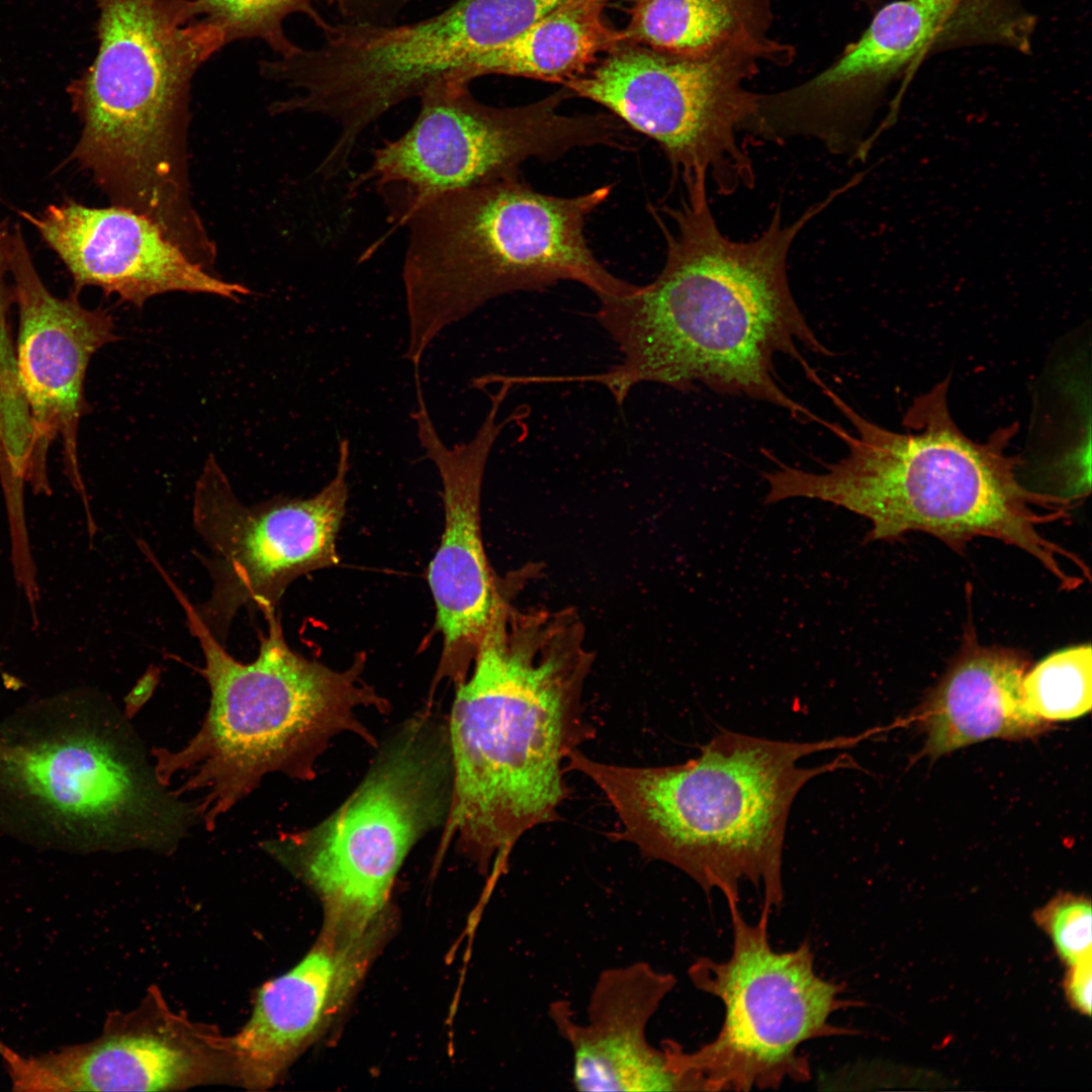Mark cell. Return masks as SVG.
<instances>
[{
    "instance_id": "cell-1",
    "label": "cell",
    "mask_w": 1092,
    "mask_h": 1092,
    "mask_svg": "<svg viewBox=\"0 0 1092 1092\" xmlns=\"http://www.w3.org/2000/svg\"><path fill=\"white\" fill-rule=\"evenodd\" d=\"M841 194L835 189L785 225L778 205L766 230L748 242L722 234L707 188L687 192L678 207L662 208L674 229L659 222L667 246L661 272L629 295L600 299L595 313L617 345L620 362L606 372L564 376L563 381L599 383L618 404L644 382L679 391L704 385L819 423L782 388L774 360L788 355L810 380L823 384L800 348L822 356L832 352L800 310L787 262L798 234Z\"/></svg>"
},
{
    "instance_id": "cell-2",
    "label": "cell",
    "mask_w": 1092,
    "mask_h": 1092,
    "mask_svg": "<svg viewBox=\"0 0 1092 1092\" xmlns=\"http://www.w3.org/2000/svg\"><path fill=\"white\" fill-rule=\"evenodd\" d=\"M458 684L448 734L453 785L443 846L456 838L491 879L519 839L558 819L564 762L595 735L582 693L593 665L569 610L503 600Z\"/></svg>"
},
{
    "instance_id": "cell-3",
    "label": "cell",
    "mask_w": 1092,
    "mask_h": 1092,
    "mask_svg": "<svg viewBox=\"0 0 1092 1092\" xmlns=\"http://www.w3.org/2000/svg\"><path fill=\"white\" fill-rule=\"evenodd\" d=\"M949 380L914 398L903 420L907 432L887 430L862 417L828 386L823 393L850 422L826 428L848 449L824 472L777 462L763 472L766 504L793 497L832 503L867 518L864 541H893L919 531L954 550L977 537L997 539L1036 558L1066 589L1088 567L1074 553L1045 538L1040 528L1069 518L1071 498L1032 491L1019 482L1018 455L1007 453L1018 425L975 442L957 426L947 405Z\"/></svg>"
},
{
    "instance_id": "cell-4",
    "label": "cell",
    "mask_w": 1092,
    "mask_h": 1092,
    "mask_svg": "<svg viewBox=\"0 0 1092 1092\" xmlns=\"http://www.w3.org/2000/svg\"><path fill=\"white\" fill-rule=\"evenodd\" d=\"M866 736L786 742L721 730L684 763L625 766L575 749L567 769L608 798L621 822L616 839L682 871L708 896L721 892L728 906L739 904L740 884L749 882L772 911L784 899L782 852L796 795L816 776L851 763L844 754L813 767H800L799 759Z\"/></svg>"
},
{
    "instance_id": "cell-5",
    "label": "cell",
    "mask_w": 1092,
    "mask_h": 1092,
    "mask_svg": "<svg viewBox=\"0 0 1092 1092\" xmlns=\"http://www.w3.org/2000/svg\"><path fill=\"white\" fill-rule=\"evenodd\" d=\"M190 632L203 652L200 670L210 700L198 732L179 750L153 749L159 781L178 795L203 792L200 821L212 830L218 818L252 793L264 776H312V765L333 736L360 735L375 745L356 709L387 702L361 677L364 655L337 671L287 644L276 610L263 614L257 657L248 663L229 654L199 620L193 605L169 579Z\"/></svg>"
},
{
    "instance_id": "cell-6",
    "label": "cell",
    "mask_w": 1092,
    "mask_h": 1092,
    "mask_svg": "<svg viewBox=\"0 0 1092 1092\" xmlns=\"http://www.w3.org/2000/svg\"><path fill=\"white\" fill-rule=\"evenodd\" d=\"M611 190L550 195L519 173L417 207L402 222L408 229L403 358L421 367L444 329L508 293L542 291L560 281L583 284L599 300L633 293L638 285L609 272L584 236L587 217Z\"/></svg>"
},
{
    "instance_id": "cell-7",
    "label": "cell",
    "mask_w": 1092,
    "mask_h": 1092,
    "mask_svg": "<svg viewBox=\"0 0 1092 1092\" xmlns=\"http://www.w3.org/2000/svg\"><path fill=\"white\" fill-rule=\"evenodd\" d=\"M0 808L48 843L171 852L198 806L158 779L115 706L88 697L22 712L0 733Z\"/></svg>"
},
{
    "instance_id": "cell-8",
    "label": "cell",
    "mask_w": 1092,
    "mask_h": 1092,
    "mask_svg": "<svg viewBox=\"0 0 1092 1092\" xmlns=\"http://www.w3.org/2000/svg\"><path fill=\"white\" fill-rule=\"evenodd\" d=\"M98 48L69 86L82 123L72 158L107 195L132 203L184 192L191 82L225 46L185 0H93Z\"/></svg>"
},
{
    "instance_id": "cell-9",
    "label": "cell",
    "mask_w": 1092,
    "mask_h": 1092,
    "mask_svg": "<svg viewBox=\"0 0 1092 1092\" xmlns=\"http://www.w3.org/2000/svg\"><path fill=\"white\" fill-rule=\"evenodd\" d=\"M452 785L448 726L426 713L396 733L329 818L262 846L317 894L325 924L363 931L380 923L412 846L446 822Z\"/></svg>"
},
{
    "instance_id": "cell-10",
    "label": "cell",
    "mask_w": 1092,
    "mask_h": 1092,
    "mask_svg": "<svg viewBox=\"0 0 1092 1092\" xmlns=\"http://www.w3.org/2000/svg\"><path fill=\"white\" fill-rule=\"evenodd\" d=\"M733 944L730 957H703L689 969L695 987L717 997L724 1020L714 1039L687 1052L665 1041L684 1091L779 1089L786 1081L811 1079L804 1042L856 1030L834 1025L831 1016L855 1006L842 997L843 985L818 976L808 940L789 951H776L768 937L770 910L761 907L748 922L739 904L728 906Z\"/></svg>"
},
{
    "instance_id": "cell-11",
    "label": "cell",
    "mask_w": 1092,
    "mask_h": 1092,
    "mask_svg": "<svg viewBox=\"0 0 1092 1092\" xmlns=\"http://www.w3.org/2000/svg\"><path fill=\"white\" fill-rule=\"evenodd\" d=\"M470 83L446 76L419 96L420 111L398 139L375 150L351 184L372 183L391 202L399 222L440 195L519 174L530 159L552 161L583 147L627 146L613 114L566 115L560 90L531 104L493 107L479 102Z\"/></svg>"
},
{
    "instance_id": "cell-12",
    "label": "cell",
    "mask_w": 1092,
    "mask_h": 1092,
    "mask_svg": "<svg viewBox=\"0 0 1092 1092\" xmlns=\"http://www.w3.org/2000/svg\"><path fill=\"white\" fill-rule=\"evenodd\" d=\"M761 63L742 50L690 59L622 41L563 85L655 141L686 191L711 179L729 195L755 180L738 135L749 133L756 117L759 94L746 85Z\"/></svg>"
},
{
    "instance_id": "cell-13",
    "label": "cell",
    "mask_w": 1092,
    "mask_h": 1092,
    "mask_svg": "<svg viewBox=\"0 0 1092 1092\" xmlns=\"http://www.w3.org/2000/svg\"><path fill=\"white\" fill-rule=\"evenodd\" d=\"M349 440L338 446L336 473L307 498L276 496L247 506L213 454L205 460L193 494L194 528L208 551L202 555L212 581L209 598L193 609L223 646L242 609L276 610L297 577L338 563L336 539L349 496Z\"/></svg>"
},
{
    "instance_id": "cell-14",
    "label": "cell",
    "mask_w": 1092,
    "mask_h": 1092,
    "mask_svg": "<svg viewBox=\"0 0 1092 1092\" xmlns=\"http://www.w3.org/2000/svg\"><path fill=\"white\" fill-rule=\"evenodd\" d=\"M14 1091H174L235 1084L231 1036L173 1011L155 988L100 1035L57 1052L23 1056L0 1039Z\"/></svg>"
},
{
    "instance_id": "cell-15",
    "label": "cell",
    "mask_w": 1092,
    "mask_h": 1092,
    "mask_svg": "<svg viewBox=\"0 0 1092 1092\" xmlns=\"http://www.w3.org/2000/svg\"><path fill=\"white\" fill-rule=\"evenodd\" d=\"M10 274L19 318L16 366L32 428L27 483L35 493H51L48 456L59 438L66 474L91 517L78 449L81 420L89 411L84 383L93 355L118 339L114 321L102 308L83 306L78 293L54 295L19 228L11 235Z\"/></svg>"
},
{
    "instance_id": "cell-16",
    "label": "cell",
    "mask_w": 1092,
    "mask_h": 1092,
    "mask_svg": "<svg viewBox=\"0 0 1092 1092\" xmlns=\"http://www.w3.org/2000/svg\"><path fill=\"white\" fill-rule=\"evenodd\" d=\"M417 407L412 414L425 456L438 469L443 488L444 532L428 572L443 649L438 678L464 680L502 601L511 593L490 568L481 538L480 498L491 449L513 420L498 421L512 385L488 393L489 408L475 435L453 447L441 439L424 397L421 374H414Z\"/></svg>"
},
{
    "instance_id": "cell-17",
    "label": "cell",
    "mask_w": 1092,
    "mask_h": 1092,
    "mask_svg": "<svg viewBox=\"0 0 1092 1092\" xmlns=\"http://www.w3.org/2000/svg\"><path fill=\"white\" fill-rule=\"evenodd\" d=\"M65 263L78 293L87 286L135 307L169 292L205 293L238 301L250 290L225 281L166 238L150 218L128 208L52 204L22 213Z\"/></svg>"
},
{
    "instance_id": "cell-18",
    "label": "cell",
    "mask_w": 1092,
    "mask_h": 1092,
    "mask_svg": "<svg viewBox=\"0 0 1092 1092\" xmlns=\"http://www.w3.org/2000/svg\"><path fill=\"white\" fill-rule=\"evenodd\" d=\"M1033 24L1017 0H891L826 68V80L843 101L875 107L929 55L981 43L1026 51Z\"/></svg>"
},
{
    "instance_id": "cell-19",
    "label": "cell",
    "mask_w": 1092,
    "mask_h": 1092,
    "mask_svg": "<svg viewBox=\"0 0 1092 1092\" xmlns=\"http://www.w3.org/2000/svg\"><path fill=\"white\" fill-rule=\"evenodd\" d=\"M379 925L362 932L324 925L294 967L258 989L250 1017L231 1036L237 1085L265 1090L279 1081L360 981Z\"/></svg>"
},
{
    "instance_id": "cell-20",
    "label": "cell",
    "mask_w": 1092,
    "mask_h": 1092,
    "mask_svg": "<svg viewBox=\"0 0 1092 1092\" xmlns=\"http://www.w3.org/2000/svg\"><path fill=\"white\" fill-rule=\"evenodd\" d=\"M673 975L644 962L605 970L592 991L585 1022L566 1001L550 1017L572 1052V1082L580 1091H682L664 1044L647 1039V1025L672 991Z\"/></svg>"
},
{
    "instance_id": "cell-21",
    "label": "cell",
    "mask_w": 1092,
    "mask_h": 1092,
    "mask_svg": "<svg viewBox=\"0 0 1092 1092\" xmlns=\"http://www.w3.org/2000/svg\"><path fill=\"white\" fill-rule=\"evenodd\" d=\"M1029 661L1018 650L981 645L972 627L922 709L925 751L940 756L991 738L1019 740L1050 724L1024 700Z\"/></svg>"
},
{
    "instance_id": "cell-22",
    "label": "cell",
    "mask_w": 1092,
    "mask_h": 1092,
    "mask_svg": "<svg viewBox=\"0 0 1092 1092\" xmlns=\"http://www.w3.org/2000/svg\"><path fill=\"white\" fill-rule=\"evenodd\" d=\"M623 41L690 59L728 51L787 66L795 49L769 35L772 0H629Z\"/></svg>"
},
{
    "instance_id": "cell-23",
    "label": "cell",
    "mask_w": 1092,
    "mask_h": 1092,
    "mask_svg": "<svg viewBox=\"0 0 1092 1092\" xmlns=\"http://www.w3.org/2000/svg\"><path fill=\"white\" fill-rule=\"evenodd\" d=\"M609 1L569 0L477 57L455 77L471 83L492 74L564 84L623 41L621 30L604 17Z\"/></svg>"
},
{
    "instance_id": "cell-24",
    "label": "cell",
    "mask_w": 1092,
    "mask_h": 1092,
    "mask_svg": "<svg viewBox=\"0 0 1092 1092\" xmlns=\"http://www.w3.org/2000/svg\"><path fill=\"white\" fill-rule=\"evenodd\" d=\"M318 1L335 5V0H185L184 13L188 20L198 19L217 28L225 44L258 38L277 57H288L300 47L287 36L285 19L301 13L320 28L327 19L315 9Z\"/></svg>"
},
{
    "instance_id": "cell-25",
    "label": "cell",
    "mask_w": 1092,
    "mask_h": 1092,
    "mask_svg": "<svg viewBox=\"0 0 1092 1092\" xmlns=\"http://www.w3.org/2000/svg\"><path fill=\"white\" fill-rule=\"evenodd\" d=\"M7 273L9 259L0 250V483L12 486L26 477L32 428L16 366L9 316L14 293L7 284Z\"/></svg>"
},
{
    "instance_id": "cell-26",
    "label": "cell",
    "mask_w": 1092,
    "mask_h": 1092,
    "mask_svg": "<svg viewBox=\"0 0 1092 1092\" xmlns=\"http://www.w3.org/2000/svg\"><path fill=\"white\" fill-rule=\"evenodd\" d=\"M1028 709L1045 722L1079 718L1092 706L1090 644L1059 650L1028 668L1023 678Z\"/></svg>"
},
{
    "instance_id": "cell-27",
    "label": "cell",
    "mask_w": 1092,
    "mask_h": 1092,
    "mask_svg": "<svg viewBox=\"0 0 1092 1092\" xmlns=\"http://www.w3.org/2000/svg\"><path fill=\"white\" fill-rule=\"evenodd\" d=\"M1035 920L1049 934L1060 959L1068 966L1092 957V908L1089 899L1061 894L1036 911Z\"/></svg>"
},
{
    "instance_id": "cell-28",
    "label": "cell",
    "mask_w": 1092,
    "mask_h": 1092,
    "mask_svg": "<svg viewBox=\"0 0 1092 1092\" xmlns=\"http://www.w3.org/2000/svg\"><path fill=\"white\" fill-rule=\"evenodd\" d=\"M423 0H336L334 7L345 23L392 24L412 4Z\"/></svg>"
},
{
    "instance_id": "cell-29",
    "label": "cell",
    "mask_w": 1092,
    "mask_h": 1092,
    "mask_svg": "<svg viewBox=\"0 0 1092 1092\" xmlns=\"http://www.w3.org/2000/svg\"><path fill=\"white\" fill-rule=\"evenodd\" d=\"M1065 978V990L1069 1002L1083 1014L1091 1013L1092 960L1088 957L1072 966Z\"/></svg>"
}]
</instances>
